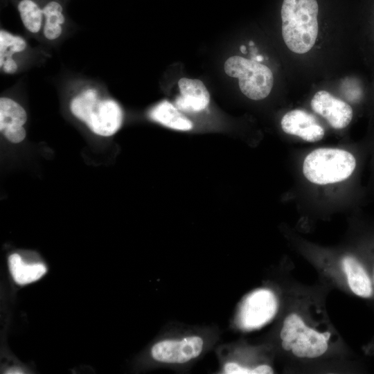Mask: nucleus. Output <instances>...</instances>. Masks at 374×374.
I'll return each mask as SVG.
<instances>
[{
  "label": "nucleus",
  "mask_w": 374,
  "mask_h": 374,
  "mask_svg": "<svg viewBox=\"0 0 374 374\" xmlns=\"http://www.w3.org/2000/svg\"><path fill=\"white\" fill-rule=\"evenodd\" d=\"M318 13L317 0H283L282 35L291 51L302 54L313 47L319 32Z\"/></svg>",
  "instance_id": "f257e3e1"
},
{
  "label": "nucleus",
  "mask_w": 374,
  "mask_h": 374,
  "mask_svg": "<svg viewBox=\"0 0 374 374\" xmlns=\"http://www.w3.org/2000/svg\"><path fill=\"white\" fill-rule=\"evenodd\" d=\"M70 111L94 134L110 136L121 127L123 114L114 100L103 98L95 88H86L70 101Z\"/></svg>",
  "instance_id": "f03ea898"
},
{
  "label": "nucleus",
  "mask_w": 374,
  "mask_h": 374,
  "mask_svg": "<svg viewBox=\"0 0 374 374\" xmlns=\"http://www.w3.org/2000/svg\"><path fill=\"white\" fill-rule=\"evenodd\" d=\"M355 167V157L350 152L321 148L312 150L305 157L303 173L312 184L328 185L347 179Z\"/></svg>",
  "instance_id": "7ed1b4c3"
},
{
  "label": "nucleus",
  "mask_w": 374,
  "mask_h": 374,
  "mask_svg": "<svg viewBox=\"0 0 374 374\" xmlns=\"http://www.w3.org/2000/svg\"><path fill=\"white\" fill-rule=\"evenodd\" d=\"M224 71L229 76L238 78L241 92L251 100L265 98L273 87L271 69L253 60L239 55L230 57L224 63Z\"/></svg>",
  "instance_id": "20e7f679"
},
{
  "label": "nucleus",
  "mask_w": 374,
  "mask_h": 374,
  "mask_svg": "<svg viewBox=\"0 0 374 374\" xmlns=\"http://www.w3.org/2000/svg\"><path fill=\"white\" fill-rule=\"evenodd\" d=\"M277 308L276 296L271 290H256L243 301L238 314V323L244 330L260 328L275 316Z\"/></svg>",
  "instance_id": "39448f33"
},
{
  "label": "nucleus",
  "mask_w": 374,
  "mask_h": 374,
  "mask_svg": "<svg viewBox=\"0 0 374 374\" xmlns=\"http://www.w3.org/2000/svg\"><path fill=\"white\" fill-rule=\"evenodd\" d=\"M203 346V339L198 336H189L181 339H165L152 346L151 354L155 360L160 362L183 364L198 357Z\"/></svg>",
  "instance_id": "423d86ee"
},
{
  "label": "nucleus",
  "mask_w": 374,
  "mask_h": 374,
  "mask_svg": "<svg viewBox=\"0 0 374 374\" xmlns=\"http://www.w3.org/2000/svg\"><path fill=\"white\" fill-rule=\"evenodd\" d=\"M310 105L314 112L335 129L345 128L353 119V111L350 105L324 90L314 95Z\"/></svg>",
  "instance_id": "0eeeda50"
},
{
  "label": "nucleus",
  "mask_w": 374,
  "mask_h": 374,
  "mask_svg": "<svg viewBox=\"0 0 374 374\" xmlns=\"http://www.w3.org/2000/svg\"><path fill=\"white\" fill-rule=\"evenodd\" d=\"M297 337L292 343V352L299 357L315 358L323 355L328 349L329 332H319L307 326L302 319L292 313Z\"/></svg>",
  "instance_id": "6e6552de"
},
{
  "label": "nucleus",
  "mask_w": 374,
  "mask_h": 374,
  "mask_svg": "<svg viewBox=\"0 0 374 374\" xmlns=\"http://www.w3.org/2000/svg\"><path fill=\"white\" fill-rule=\"evenodd\" d=\"M26 121V112L19 103L8 97H1L0 132L7 140L14 143L24 141Z\"/></svg>",
  "instance_id": "1a4fd4ad"
},
{
  "label": "nucleus",
  "mask_w": 374,
  "mask_h": 374,
  "mask_svg": "<svg viewBox=\"0 0 374 374\" xmlns=\"http://www.w3.org/2000/svg\"><path fill=\"white\" fill-rule=\"evenodd\" d=\"M280 125L286 134L296 136L308 142L319 141L325 135L324 129L316 118L299 109L287 112L280 121Z\"/></svg>",
  "instance_id": "9d476101"
},
{
  "label": "nucleus",
  "mask_w": 374,
  "mask_h": 374,
  "mask_svg": "<svg viewBox=\"0 0 374 374\" xmlns=\"http://www.w3.org/2000/svg\"><path fill=\"white\" fill-rule=\"evenodd\" d=\"M178 86L180 96L175 100V106L179 110L197 113L209 105V92L200 80L182 78L179 80Z\"/></svg>",
  "instance_id": "9b49d317"
},
{
  "label": "nucleus",
  "mask_w": 374,
  "mask_h": 374,
  "mask_svg": "<svg viewBox=\"0 0 374 374\" xmlns=\"http://www.w3.org/2000/svg\"><path fill=\"white\" fill-rule=\"evenodd\" d=\"M149 116L154 121L175 130L189 131L193 127V122L168 100L157 104L150 110Z\"/></svg>",
  "instance_id": "f8f14e48"
},
{
  "label": "nucleus",
  "mask_w": 374,
  "mask_h": 374,
  "mask_svg": "<svg viewBox=\"0 0 374 374\" xmlns=\"http://www.w3.org/2000/svg\"><path fill=\"white\" fill-rule=\"evenodd\" d=\"M348 285L354 294L368 298L373 293L371 279L363 266L353 256H345L342 260Z\"/></svg>",
  "instance_id": "ddd939ff"
},
{
  "label": "nucleus",
  "mask_w": 374,
  "mask_h": 374,
  "mask_svg": "<svg viewBox=\"0 0 374 374\" xmlns=\"http://www.w3.org/2000/svg\"><path fill=\"white\" fill-rule=\"evenodd\" d=\"M44 24L42 34L48 41L57 39L63 33L66 21L63 4L59 0L42 1Z\"/></svg>",
  "instance_id": "4468645a"
},
{
  "label": "nucleus",
  "mask_w": 374,
  "mask_h": 374,
  "mask_svg": "<svg viewBox=\"0 0 374 374\" xmlns=\"http://www.w3.org/2000/svg\"><path fill=\"white\" fill-rule=\"evenodd\" d=\"M8 264L13 279L19 285L34 282L46 272L44 265L24 262L17 253H13L9 256Z\"/></svg>",
  "instance_id": "2eb2a0df"
},
{
  "label": "nucleus",
  "mask_w": 374,
  "mask_h": 374,
  "mask_svg": "<svg viewBox=\"0 0 374 374\" xmlns=\"http://www.w3.org/2000/svg\"><path fill=\"white\" fill-rule=\"evenodd\" d=\"M17 9L24 28L32 34L42 30L44 13L39 0H17Z\"/></svg>",
  "instance_id": "dca6fc26"
},
{
  "label": "nucleus",
  "mask_w": 374,
  "mask_h": 374,
  "mask_svg": "<svg viewBox=\"0 0 374 374\" xmlns=\"http://www.w3.org/2000/svg\"><path fill=\"white\" fill-rule=\"evenodd\" d=\"M27 46V42L23 37L1 29L0 62L7 59H15L13 55L23 53Z\"/></svg>",
  "instance_id": "f3484780"
},
{
  "label": "nucleus",
  "mask_w": 374,
  "mask_h": 374,
  "mask_svg": "<svg viewBox=\"0 0 374 374\" xmlns=\"http://www.w3.org/2000/svg\"><path fill=\"white\" fill-rule=\"evenodd\" d=\"M223 372L226 374H256L255 368H246L231 362H227L224 365Z\"/></svg>",
  "instance_id": "a211bd4d"
},
{
  "label": "nucleus",
  "mask_w": 374,
  "mask_h": 374,
  "mask_svg": "<svg viewBox=\"0 0 374 374\" xmlns=\"http://www.w3.org/2000/svg\"><path fill=\"white\" fill-rule=\"evenodd\" d=\"M256 374H271L273 369L268 365L262 364L255 368Z\"/></svg>",
  "instance_id": "6ab92c4d"
},
{
  "label": "nucleus",
  "mask_w": 374,
  "mask_h": 374,
  "mask_svg": "<svg viewBox=\"0 0 374 374\" xmlns=\"http://www.w3.org/2000/svg\"><path fill=\"white\" fill-rule=\"evenodd\" d=\"M256 60L257 62H260V61H262L263 60V57H262V55H258V56H256Z\"/></svg>",
  "instance_id": "aec40b11"
},
{
  "label": "nucleus",
  "mask_w": 374,
  "mask_h": 374,
  "mask_svg": "<svg viewBox=\"0 0 374 374\" xmlns=\"http://www.w3.org/2000/svg\"><path fill=\"white\" fill-rule=\"evenodd\" d=\"M240 51H242V53H245L246 51V47L244 46H240Z\"/></svg>",
  "instance_id": "412c9836"
},
{
  "label": "nucleus",
  "mask_w": 374,
  "mask_h": 374,
  "mask_svg": "<svg viewBox=\"0 0 374 374\" xmlns=\"http://www.w3.org/2000/svg\"><path fill=\"white\" fill-rule=\"evenodd\" d=\"M373 285H374V269H373Z\"/></svg>",
  "instance_id": "4be33fe9"
},
{
  "label": "nucleus",
  "mask_w": 374,
  "mask_h": 374,
  "mask_svg": "<svg viewBox=\"0 0 374 374\" xmlns=\"http://www.w3.org/2000/svg\"><path fill=\"white\" fill-rule=\"evenodd\" d=\"M253 44H254L253 42H249V45H250V46H253Z\"/></svg>",
  "instance_id": "5701e85b"
}]
</instances>
